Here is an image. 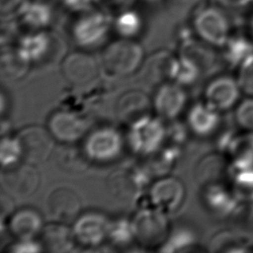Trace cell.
<instances>
[{
	"instance_id": "cell-2",
	"label": "cell",
	"mask_w": 253,
	"mask_h": 253,
	"mask_svg": "<svg viewBox=\"0 0 253 253\" xmlns=\"http://www.w3.org/2000/svg\"><path fill=\"white\" fill-rule=\"evenodd\" d=\"M134 241L146 249L161 247L170 234L166 212L151 207L136 211L131 219Z\"/></svg>"
},
{
	"instance_id": "cell-29",
	"label": "cell",
	"mask_w": 253,
	"mask_h": 253,
	"mask_svg": "<svg viewBox=\"0 0 253 253\" xmlns=\"http://www.w3.org/2000/svg\"><path fill=\"white\" fill-rule=\"evenodd\" d=\"M201 72V66L187 55L180 54L175 58L172 68V79L180 85L194 83Z\"/></svg>"
},
{
	"instance_id": "cell-23",
	"label": "cell",
	"mask_w": 253,
	"mask_h": 253,
	"mask_svg": "<svg viewBox=\"0 0 253 253\" xmlns=\"http://www.w3.org/2000/svg\"><path fill=\"white\" fill-rule=\"evenodd\" d=\"M224 149L232 157L231 171L253 169V131L231 135Z\"/></svg>"
},
{
	"instance_id": "cell-14",
	"label": "cell",
	"mask_w": 253,
	"mask_h": 253,
	"mask_svg": "<svg viewBox=\"0 0 253 253\" xmlns=\"http://www.w3.org/2000/svg\"><path fill=\"white\" fill-rule=\"evenodd\" d=\"M242 92L238 80L230 76H219L211 80L205 90L206 103L218 112L231 109Z\"/></svg>"
},
{
	"instance_id": "cell-3",
	"label": "cell",
	"mask_w": 253,
	"mask_h": 253,
	"mask_svg": "<svg viewBox=\"0 0 253 253\" xmlns=\"http://www.w3.org/2000/svg\"><path fill=\"white\" fill-rule=\"evenodd\" d=\"M193 30L204 42L211 46L222 47L231 36V24L221 7L205 5L193 17Z\"/></svg>"
},
{
	"instance_id": "cell-31",
	"label": "cell",
	"mask_w": 253,
	"mask_h": 253,
	"mask_svg": "<svg viewBox=\"0 0 253 253\" xmlns=\"http://www.w3.org/2000/svg\"><path fill=\"white\" fill-rule=\"evenodd\" d=\"M108 239L115 246L125 247L134 240L131 220L121 217L110 221Z\"/></svg>"
},
{
	"instance_id": "cell-25",
	"label": "cell",
	"mask_w": 253,
	"mask_h": 253,
	"mask_svg": "<svg viewBox=\"0 0 253 253\" xmlns=\"http://www.w3.org/2000/svg\"><path fill=\"white\" fill-rule=\"evenodd\" d=\"M51 38L44 32L30 33L22 37L16 50L29 63L38 62L43 58L50 49Z\"/></svg>"
},
{
	"instance_id": "cell-39",
	"label": "cell",
	"mask_w": 253,
	"mask_h": 253,
	"mask_svg": "<svg viewBox=\"0 0 253 253\" xmlns=\"http://www.w3.org/2000/svg\"><path fill=\"white\" fill-rule=\"evenodd\" d=\"M42 251H43L42 243L33 239H19L10 247L12 253H39Z\"/></svg>"
},
{
	"instance_id": "cell-38",
	"label": "cell",
	"mask_w": 253,
	"mask_h": 253,
	"mask_svg": "<svg viewBox=\"0 0 253 253\" xmlns=\"http://www.w3.org/2000/svg\"><path fill=\"white\" fill-rule=\"evenodd\" d=\"M237 80L242 92L253 97V53L239 65Z\"/></svg>"
},
{
	"instance_id": "cell-46",
	"label": "cell",
	"mask_w": 253,
	"mask_h": 253,
	"mask_svg": "<svg viewBox=\"0 0 253 253\" xmlns=\"http://www.w3.org/2000/svg\"><path fill=\"white\" fill-rule=\"evenodd\" d=\"M6 97H5V94H4V92H1V114H2V116L4 115V113H5V106H6Z\"/></svg>"
},
{
	"instance_id": "cell-48",
	"label": "cell",
	"mask_w": 253,
	"mask_h": 253,
	"mask_svg": "<svg viewBox=\"0 0 253 253\" xmlns=\"http://www.w3.org/2000/svg\"><path fill=\"white\" fill-rule=\"evenodd\" d=\"M147 1H150V2H153V1H158V0H147Z\"/></svg>"
},
{
	"instance_id": "cell-21",
	"label": "cell",
	"mask_w": 253,
	"mask_h": 253,
	"mask_svg": "<svg viewBox=\"0 0 253 253\" xmlns=\"http://www.w3.org/2000/svg\"><path fill=\"white\" fill-rule=\"evenodd\" d=\"M41 214L33 209H21L11 214L8 229L18 239H33L42 229Z\"/></svg>"
},
{
	"instance_id": "cell-40",
	"label": "cell",
	"mask_w": 253,
	"mask_h": 253,
	"mask_svg": "<svg viewBox=\"0 0 253 253\" xmlns=\"http://www.w3.org/2000/svg\"><path fill=\"white\" fill-rule=\"evenodd\" d=\"M99 0H61L64 7L72 12L83 13L93 9Z\"/></svg>"
},
{
	"instance_id": "cell-9",
	"label": "cell",
	"mask_w": 253,
	"mask_h": 253,
	"mask_svg": "<svg viewBox=\"0 0 253 253\" xmlns=\"http://www.w3.org/2000/svg\"><path fill=\"white\" fill-rule=\"evenodd\" d=\"M2 181L12 197L25 199L38 190L41 176L35 164L25 161L22 164L17 163L11 167L3 168Z\"/></svg>"
},
{
	"instance_id": "cell-8",
	"label": "cell",
	"mask_w": 253,
	"mask_h": 253,
	"mask_svg": "<svg viewBox=\"0 0 253 253\" xmlns=\"http://www.w3.org/2000/svg\"><path fill=\"white\" fill-rule=\"evenodd\" d=\"M123 148V138L113 127H101L92 131L86 138L83 149L90 160L108 162L119 156Z\"/></svg>"
},
{
	"instance_id": "cell-16",
	"label": "cell",
	"mask_w": 253,
	"mask_h": 253,
	"mask_svg": "<svg viewBox=\"0 0 253 253\" xmlns=\"http://www.w3.org/2000/svg\"><path fill=\"white\" fill-rule=\"evenodd\" d=\"M187 102V95L178 83H163L153 98L155 112L164 119L172 120L179 116Z\"/></svg>"
},
{
	"instance_id": "cell-47",
	"label": "cell",
	"mask_w": 253,
	"mask_h": 253,
	"mask_svg": "<svg viewBox=\"0 0 253 253\" xmlns=\"http://www.w3.org/2000/svg\"><path fill=\"white\" fill-rule=\"evenodd\" d=\"M250 29H251V32H252V34H253V16H251V18H250Z\"/></svg>"
},
{
	"instance_id": "cell-6",
	"label": "cell",
	"mask_w": 253,
	"mask_h": 253,
	"mask_svg": "<svg viewBox=\"0 0 253 253\" xmlns=\"http://www.w3.org/2000/svg\"><path fill=\"white\" fill-rule=\"evenodd\" d=\"M150 172L146 167L124 166L112 171L107 178L109 192L120 200H132L149 183Z\"/></svg>"
},
{
	"instance_id": "cell-36",
	"label": "cell",
	"mask_w": 253,
	"mask_h": 253,
	"mask_svg": "<svg viewBox=\"0 0 253 253\" xmlns=\"http://www.w3.org/2000/svg\"><path fill=\"white\" fill-rule=\"evenodd\" d=\"M211 249L225 252H244L247 251L246 244L231 233H220L212 239Z\"/></svg>"
},
{
	"instance_id": "cell-18",
	"label": "cell",
	"mask_w": 253,
	"mask_h": 253,
	"mask_svg": "<svg viewBox=\"0 0 253 253\" xmlns=\"http://www.w3.org/2000/svg\"><path fill=\"white\" fill-rule=\"evenodd\" d=\"M40 235L43 250L52 253L70 252L76 243L72 228L64 222L54 221L44 225Z\"/></svg>"
},
{
	"instance_id": "cell-41",
	"label": "cell",
	"mask_w": 253,
	"mask_h": 253,
	"mask_svg": "<svg viewBox=\"0 0 253 253\" xmlns=\"http://www.w3.org/2000/svg\"><path fill=\"white\" fill-rule=\"evenodd\" d=\"M186 134L185 126L179 123H175L166 128V138H169L173 143L183 142Z\"/></svg>"
},
{
	"instance_id": "cell-4",
	"label": "cell",
	"mask_w": 253,
	"mask_h": 253,
	"mask_svg": "<svg viewBox=\"0 0 253 253\" xmlns=\"http://www.w3.org/2000/svg\"><path fill=\"white\" fill-rule=\"evenodd\" d=\"M165 139L166 127L158 119L146 116L129 125L127 143L134 153L151 155L160 149Z\"/></svg>"
},
{
	"instance_id": "cell-13",
	"label": "cell",
	"mask_w": 253,
	"mask_h": 253,
	"mask_svg": "<svg viewBox=\"0 0 253 253\" xmlns=\"http://www.w3.org/2000/svg\"><path fill=\"white\" fill-rule=\"evenodd\" d=\"M47 128L54 139L63 143H73L85 134L87 123L73 112L57 111L50 116Z\"/></svg>"
},
{
	"instance_id": "cell-5",
	"label": "cell",
	"mask_w": 253,
	"mask_h": 253,
	"mask_svg": "<svg viewBox=\"0 0 253 253\" xmlns=\"http://www.w3.org/2000/svg\"><path fill=\"white\" fill-rule=\"evenodd\" d=\"M108 14L91 9L80 13L72 25V38L81 47H94L100 44L108 35L111 27Z\"/></svg>"
},
{
	"instance_id": "cell-26",
	"label": "cell",
	"mask_w": 253,
	"mask_h": 253,
	"mask_svg": "<svg viewBox=\"0 0 253 253\" xmlns=\"http://www.w3.org/2000/svg\"><path fill=\"white\" fill-rule=\"evenodd\" d=\"M222 48L226 63L231 67H239L253 53V42L243 35H231Z\"/></svg>"
},
{
	"instance_id": "cell-19",
	"label": "cell",
	"mask_w": 253,
	"mask_h": 253,
	"mask_svg": "<svg viewBox=\"0 0 253 253\" xmlns=\"http://www.w3.org/2000/svg\"><path fill=\"white\" fill-rule=\"evenodd\" d=\"M238 198L234 191H229L217 183H211L204 193L206 208L214 215L224 217L229 215L238 204Z\"/></svg>"
},
{
	"instance_id": "cell-45",
	"label": "cell",
	"mask_w": 253,
	"mask_h": 253,
	"mask_svg": "<svg viewBox=\"0 0 253 253\" xmlns=\"http://www.w3.org/2000/svg\"><path fill=\"white\" fill-rule=\"evenodd\" d=\"M108 1L117 7L126 9V8H129L136 0H108Z\"/></svg>"
},
{
	"instance_id": "cell-27",
	"label": "cell",
	"mask_w": 253,
	"mask_h": 253,
	"mask_svg": "<svg viewBox=\"0 0 253 253\" xmlns=\"http://www.w3.org/2000/svg\"><path fill=\"white\" fill-rule=\"evenodd\" d=\"M90 159L86 155L84 149L65 143L57 152V162L59 166L69 173H80L87 169Z\"/></svg>"
},
{
	"instance_id": "cell-37",
	"label": "cell",
	"mask_w": 253,
	"mask_h": 253,
	"mask_svg": "<svg viewBox=\"0 0 253 253\" xmlns=\"http://www.w3.org/2000/svg\"><path fill=\"white\" fill-rule=\"evenodd\" d=\"M234 120L240 128L246 131H253V97L249 96L237 105Z\"/></svg>"
},
{
	"instance_id": "cell-34",
	"label": "cell",
	"mask_w": 253,
	"mask_h": 253,
	"mask_svg": "<svg viewBox=\"0 0 253 253\" xmlns=\"http://www.w3.org/2000/svg\"><path fill=\"white\" fill-rule=\"evenodd\" d=\"M177 158L178 150L175 147H168L160 152L157 150L146 168L151 175H164L172 169Z\"/></svg>"
},
{
	"instance_id": "cell-44",
	"label": "cell",
	"mask_w": 253,
	"mask_h": 253,
	"mask_svg": "<svg viewBox=\"0 0 253 253\" xmlns=\"http://www.w3.org/2000/svg\"><path fill=\"white\" fill-rule=\"evenodd\" d=\"M222 6L228 8H239L248 4L252 0H217Z\"/></svg>"
},
{
	"instance_id": "cell-17",
	"label": "cell",
	"mask_w": 253,
	"mask_h": 253,
	"mask_svg": "<svg viewBox=\"0 0 253 253\" xmlns=\"http://www.w3.org/2000/svg\"><path fill=\"white\" fill-rule=\"evenodd\" d=\"M151 102L140 90H129L124 93L116 105V114L122 122L131 125L135 121L149 116Z\"/></svg>"
},
{
	"instance_id": "cell-42",
	"label": "cell",
	"mask_w": 253,
	"mask_h": 253,
	"mask_svg": "<svg viewBox=\"0 0 253 253\" xmlns=\"http://www.w3.org/2000/svg\"><path fill=\"white\" fill-rule=\"evenodd\" d=\"M1 207H0V210H1V221L4 219V216L7 215V216H11V212H12V210H13V203L10 199V197L6 196L4 193L1 194Z\"/></svg>"
},
{
	"instance_id": "cell-12",
	"label": "cell",
	"mask_w": 253,
	"mask_h": 253,
	"mask_svg": "<svg viewBox=\"0 0 253 253\" xmlns=\"http://www.w3.org/2000/svg\"><path fill=\"white\" fill-rule=\"evenodd\" d=\"M80 209L78 195L69 188H56L46 198V213L53 221H72L78 217Z\"/></svg>"
},
{
	"instance_id": "cell-32",
	"label": "cell",
	"mask_w": 253,
	"mask_h": 253,
	"mask_svg": "<svg viewBox=\"0 0 253 253\" xmlns=\"http://www.w3.org/2000/svg\"><path fill=\"white\" fill-rule=\"evenodd\" d=\"M196 237L192 230L188 228H177L170 232L165 243L159 248L161 252H182L190 249L195 244Z\"/></svg>"
},
{
	"instance_id": "cell-30",
	"label": "cell",
	"mask_w": 253,
	"mask_h": 253,
	"mask_svg": "<svg viewBox=\"0 0 253 253\" xmlns=\"http://www.w3.org/2000/svg\"><path fill=\"white\" fill-rule=\"evenodd\" d=\"M114 27L122 38L132 39L140 33L142 19L136 11L126 8L114 21Z\"/></svg>"
},
{
	"instance_id": "cell-28",
	"label": "cell",
	"mask_w": 253,
	"mask_h": 253,
	"mask_svg": "<svg viewBox=\"0 0 253 253\" xmlns=\"http://www.w3.org/2000/svg\"><path fill=\"white\" fill-rule=\"evenodd\" d=\"M30 64L31 63L26 61L16 49L2 51L0 70L2 76L6 79L18 80L24 77L30 68Z\"/></svg>"
},
{
	"instance_id": "cell-33",
	"label": "cell",
	"mask_w": 253,
	"mask_h": 253,
	"mask_svg": "<svg viewBox=\"0 0 253 253\" xmlns=\"http://www.w3.org/2000/svg\"><path fill=\"white\" fill-rule=\"evenodd\" d=\"M233 191L239 201L253 204V169L231 171Z\"/></svg>"
},
{
	"instance_id": "cell-11",
	"label": "cell",
	"mask_w": 253,
	"mask_h": 253,
	"mask_svg": "<svg viewBox=\"0 0 253 253\" xmlns=\"http://www.w3.org/2000/svg\"><path fill=\"white\" fill-rule=\"evenodd\" d=\"M185 194L181 180L173 176H165L151 185L149 200L152 207L168 213L176 211L183 204Z\"/></svg>"
},
{
	"instance_id": "cell-43",
	"label": "cell",
	"mask_w": 253,
	"mask_h": 253,
	"mask_svg": "<svg viewBox=\"0 0 253 253\" xmlns=\"http://www.w3.org/2000/svg\"><path fill=\"white\" fill-rule=\"evenodd\" d=\"M24 0H1V11L3 14L18 10Z\"/></svg>"
},
{
	"instance_id": "cell-15",
	"label": "cell",
	"mask_w": 253,
	"mask_h": 253,
	"mask_svg": "<svg viewBox=\"0 0 253 253\" xmlns=\"http://www.w3.org/2000/svg\"><path fill=\"white\" fill-rule=\"evenodd\" d=\"M99 66L93 56L81 51L69 53L62 62V74L73 86H82L94 80Z\"/></svg>"
},
{
	"instance_id": "cell-20",
	"label": "cell",
	"mask_w": 253,
	"mask_h": 253,
	"mask_svg": "<svg viewBox=\"0 0 253 253\" xmlns=\"http://www.w3.org/2000/svg\"><path fill=\"white\" fill-rule=\"evenodd\" d=\"M175 56L167 50L152 53L143 63L141 77L149 84H163L172 79V68Z\"/></svg>"
},
{
	"instance_id": "cell-1",
	"label": "cell",
	"mask_w": 253,
	"mask_h": 253,
	"mask_svg": "<svg viewBox=\"0 0 253 253\" xmlns=\"http://www.w3.org/2000/svg\"><path fill=\"white\" fill-rule=\"evenodd\" d=\"M143 48L131 39L122 38L114 41L104 49L102 67L112 77L128 76L142 63Z\"/></svg>"
},
{
	"instance_id": "cell-22",
	"label": "cell",
	"mask_w": 253,
	"mask_h": 253,
	"mask_svg": "<svg viewBox=\"0 0 253 253\" xmlns=\"http://www.w3.org/2000/svg\"><path fill=\"white\" fill-rule=\"evenodd\" d=\"M190 129L201 136L211 134L218 126L220 118L218 111L208 103L194 105L187 118Z\"/></svg>"
},
{
	"instance_id": "cell-7",
	"label": "cell",
	"mask_w": 253,
	"mask_h": 253,
	"mask_svg": "<svg viewBox=\"0 0 253 253\" xmlns=\"http://www.w3.org/2000/svg\"><path fill=\"white\" fill-rule=\"evenodd\" d=\"M16 137L21 145L22 158L35 165L44 162L54 148V137L48 128L40 126H26Z\"/></svg>"
},
{
	"instance_id": "cell-10",
	"label": "cell",
	"mask_w": 253,
	"mask_h": 253,
	"mask_svg": "<svg viewBox=\"0 0 253 253\" xmlns=\"http://www.w3.org/2000/svg\"><path fill=\"white\" fill-rule=\"evenodd\" d=\"M110 221L106 215L95 211L79 215L72 226L76 242L86 247L100 245L108 238Z\"/></svg>"
},
{
	"instance_id": "cell-24",
	"label": "cell",
	"mask_w": 253,
	"mask_h": 253,
	"mask_svg": "<svg viewBox=\"0 0 253 253\" xmlns=\"http://www.w3.org/2000/svg\"><path fill=\"white\" fill-rule=\"evenodd\" d=\"M20 21L34 30L46 28L52 21L51 7L42 0H24L17 10Z\"/></svg>"
},
{
	"instance_id": "cell-35",
	"label": "cell",
	"mask_w": 253,
	"mask_h": 253,
	"mask_svg": "<svg viewBox=\"0 0 253 253\" xmlns=\"http://www.w3.org/2000/svg\"><path fill=\"white\" fill-rule=\"evenodd\" d=\"M21 157L22 149L17 137L3 136L0 142V162L2 168L16 165Z\"/></svg>"
}]
</instances>
